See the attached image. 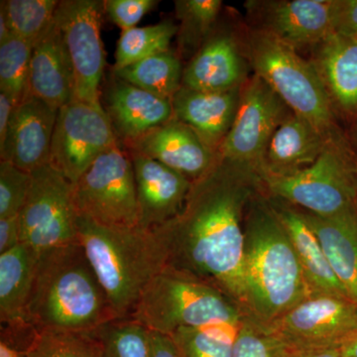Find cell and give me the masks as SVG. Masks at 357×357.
Instances as JSON below:
<instances>
[{
	"mask_svg": "<svg viewBox=\"0 0 357 357\" xmlns=\"http://www.w3.org/2000/svg\"><path fill=\"white\" fill-rule=\"evenodd\" d=\"M300 211L318 237L333 273L357 303V206L328 218Z\"/></svg>",
	"mask_w": 357,
	"mask_h": 357,
	"instance_id": "25",
	"label": "cell"
},
{
	"mask_svg": "<svg viewBox=\"0 0 357 357\" xmlns=\"http://www.w3.org/2000/svg\"><path fill=\"white\" fill-rule=\"evenodd\" d=\"M310 294L287 232L262 192L244 220L243 316L269 326Z\"/></svg>",
	"mask_w": 357,
	"mask_h": 357,
	"instance_id": "2",
	"label": "cell"
},
{
	"mask_svg": "<svg viewBox=\"0 0 357 357\" xmlns=\"http://www.w3.org/2000/svg\"><path fill=\"white\" fill-rule=\"evenodd\" d=\"M150 337L152 357H178L173 340L169 335L150 331Z\"/></svg>",
	"mask_w": 357,
	"mask_h": 357,
	"instance_id": "41",
	"label": "cell"
},
{
	"mask_svg": "<svg viewBox=\"0 0 357 357\" xmlns=\"http://www.w3.org/2000/svg\"><path fill=\"white\" fill-rule=\"evenodd\" d=\"M333 32L357 39V0H333Z\"/></svg>",
	"mask_w": 357,
	"mask_h": 357,
	"instance_id": "39",
	"label": "cell"
},
{
	"mask_svg": "<svg viewBox=\"0 0 357 357\" xmlns=\"http://www.w3.org/2000/svg\"><path fill=\"white\" fill-rule=\"evenodd\" d=\"M31 183V174L9 162H0V218L20 215Z\"/></svg>",
	"mask_w": 357,
	"mask_h": 357,
	"instance_id": "36",
	"label": "cell"
},
{
	"mask_svg": "<svg viewBox=\"0 0 357 357\" xmlns=\"http://www.w3.org/2000/svg\"><path fill=\"white\" fill-rule=\"evenodd\" d=\"M261 178L267 196L319 217H333L356 206L357 155L342 131L328 138L312 165L292 175Z\"/></svg>",
	"mask_w": 357,
	"mask_h": 357,
	"instance_id": "7",
	"label": "cell"
},
{
	"mask_svg": "<svg viewBox=\"0 0 357 357\" xmlns=\"http://www.w3.org/2000/svg\"><path fill=\"white\" fill-rule=\"evenodd\" d=\"M183 74L182 61L172 50L162 52L122 69H114L115 77L170 100L182 86Z\"/></svg>",
	"mask_w": 357,
	"mask_h": 357,
	"instance_id": "27",
	"label": "cell"
},
{
	"mask_svg": "<svg viewBox=\"0 0 357 357\" xmlns=\"http://www.w3.org/2000/svg\"><path fill=\"white\" fill-rule=\"evenodd\" d=\"M128 153L135 176L138 227L158 229L182 210L192 182L156 160L137 152Z\"/></svg>",
	"mask_w": 357,
	"mask_h": 357,
	"instance_id": "16",
	"label": "cell"
},
{
	"mask_svg": "<svg viewBox=\"0 0 357 357\" xmlns=\"http://www.w3.org/2000/svg\"><path fill=\"white\" fill-rule=\"evenodd\" d=\"M311 59L333 112L352 124L357 119V39L335 34L316 47Z\"/></svg>",
	"mask_w": 357,
	"mask_h": 357,
	"instance_id": "20",
	"label": "cell"
},
{
	"mask_svg": "<svg viewBox=\"0 0 357 357\" xmlns=\"http://www.w3.org/2000/svg\"><path fill=\"white\" fill-rule=\"evenodd\" d=\"M287 347L267 326L243 316L237 328L232 357H286Z\"/></svg>",
	"mask_w": 357,
	"mask_h": 357,
	"instance_id": "35",
	"label": "cell"
},
{
	"mask_svg": "<svg viewBox=\"0 0 357 357\" xmlns=\"http://www.w3.org/2000/svg\"><path fill=\"white\" fill-rule=\"evenodd\" d=\"M73 202L77 217L102 227H138L132 161L121 143L100 155L73 184Z\"/></svg>",
	"mask_w": 357,
	"mask_h": 357,
	"instance_id": "8",
	"label": "cell"
},
{
	"mask_svg": "<svg viewBox=\"0 0 357 357\" xmlns=\"http://www.w3.org/2000/svg\"><path fill=\"white\" fill-rule=\"evenodd\" d=\"M98 332L103 357H152L150 331L133 318L114 319Z\"/></svg>",
	"mask_w": 357,
	"mask_h": 357,
	"instance_id": "34",
	"label": "cell"
},
{
	"mask_svg": "<svg viewBox=\"0 0 357 357\" xmlns=\"http://www.w3.org/2000/svg\"><path fill=\"white\" fill-rule=\"evenodd\" d=\"M222 1L220 0H176L178 47L185 57H194L210 39L217 22Z\"/></svg>",
	"mask_w": 357,
	"mask_h": 357,
	"instance_id": "28",
	"label": "cell"
},
{
	"mask_svg": "<svg viewBox=\"0 0 357 357\" xmlns=\"http://www.w3.org/2000/svg\"><path fill=\"white\" fill-rule=\"evenodd\" d=\"M75 91L74 70L54 18L49 29L33 47L27 95L59 109L76 100Z\"/></svg>",
	"mask_w": 357,
	"mask_h": 357,
	"instance_id": "22",
	"label": "cell"
},
{
	"mask_svg": "<svg viewBox=\"0 0 357 357\" xmlns=\"http://www.w3.org/2000/svg\"><path fill=\"white\" fill-rule=\"evenodd\" d=\"M248 60L229 34L210 37L184 68L182 86L202 91L241 88L249 79Z\"/></svg>",
	"mask_w": 357,
	"mask_h": 357,
	"instance_id": "19",
	"label": "cell"
},
{
	"mask_svg": "<svg viewBox=\"0 0 357 357\" xmlns=\"http://www.w3.org/2000/svg\"><path fill=\"white\" fill-rule=\"evenodd\" d=\"M160 1L157 0H105V13L122 31L132 29Z\"/></svg>",
	"mask_w": 357,
	"mask_h": 357,
	"instance_id": "37",
	"label": "cell"
},
{
	"mask_svg": "<svg viewBox=\"0 0 357 357\" xmlns=\"http://www.w3.org/2000/svg\"><path fill=\"white\" fill-rule=\"evenodd\" d=\"M119 142L105 110L75 100L58 110L49 164L74 184Z\"/></svg>",
	"mask_w": 357,
	"mask_h": 357,
	"instance_id": "12",
	"label": "cell"
},
{
	"mask_svg": "<svg viewBox=\"0 0 357 357\" xmlns=\"http://www.w3.org/2000/svg\"><path fill=\"white\" fill-rule=\"evenodd\" d=\"M26 319L37 331L77 332L117 319L77 241L39 253Z\"/></svg>",
	"mask_w": 357,
	"mask_h": 357,
	"instance_id": "3",
	"label": "cell"
},
{
	"mask_svg": "<svg viewBox=\"0 0 357 357\" xmlns=\"http://www.w3.org/2000/svg\"><path fill=\"white\" fill-rule=\"evenodd\" d=\"M30 174L29 192L20 213L21 243L39 255L76 243L72 183L50 164Z\"/></svg>",
	"mask_w": 357,
	"mask_h": 357,
	"instance_id": "9",
	"label": "cell"
},
{
	"mask_svg": "<svg viewBox=\"0 0 357 357\" xmlns=\"http://www.w3.org/2000/svg\"><path fill=\"white\" fill-rule=\"evenodd\" d=\"M262 192L256 169L218 154L210 170L192 182L180 213L155 229L165 243L167 265L220 289L241 311L244 220Z\"/></svg>",
	"mask_w": 357,
	"mask_h": 357,
	"instance_id": "1",
	"label": "cell"
},
{
	"mask_svg": "<svg viewBox=\"0 0 357 357\" xmlns=\"http://www.w3.org/2000/svg\"><path fill=\"white\" fill-rule=\"evenodd\" d=\"M121 145L156 160L192 182L208 172L218 156L194 129L176 119Z\"/></svg>",
	"mask_w": 357,
	"mask_h": 357,
	"instance_id": "17",
	"label": "cell"
},
{
	"mask_svg": "<svg viewBox=\"0 0 357 357\" xmlns=\"http://www.w3.org/2000/svg\"><path fill=\"white\" fill-rule=\"evenodd\" d=\"M291 349L344 344L357 328V303L345 296L311 293L267 326Z\"/></svg>",
	"mask_w": 357,
	"mask_h": 357,
	"instance_id": "11",
	"label": "cell"
},
{
	"mask_svg": "<svg viewBox=\"0 0 357 357\" xmlns=\"http://www.w3.org/2000/svg\"><path fill=\"white\" fill-rule=\"evenodd\" d=\"M0 357H28L36 330L29 323L0 325Z\"/></svg>",
	"mask_w": 357,
	"mask_h": 357,
	"instance_id": "38",
	"label": "cell"
},
{
	"mask_svg": "<svg viewBox=\"0 0 357 357\" xmlns=\"http://www.w3.org/2000/svg\"><path fill=\"white\" fill-rule=\"evenodd\" d=\"M58 110L26 95L14 109L6 140L0 145L1 161L28 173L49 164Z\"/></svg>",
	"mask_w": 357,
	"mask_h": 357,
	"instance_id": "15",
	"label": "cell"
},
{
	"mask_svg": "<svg viewBox=\"0 0 357 357\" xmlns=\"http://www.w3.org/2000/svg\"><path fill=\"white\" fill-rule=\"evenodd\" d=\"M11 36H13V32H11L10 27H9L6 9H4L2 2H0V44L6 42Z\"/></svg>",
	"mask_w": 357,
	"mask_h": 357,
	"instance_id": "44",
	"label": "cell"
},
{
	"mask_svg": "<svg viewBox=\"0 0 357 357\" xmlns=\"http://www.w3.org/2000/svg\"><path fill=\"white\" fill-rule=\"evenodd\" d=\"M177 33L178 25L172 20L122 31L115 51L114 69H122L156 54L171 50V42Z\"/></svg>",
	"mask_w": 357,
	"mask_h": 357,
	"instance_id": "29",
	"label": "cell"
},
{
	"mask_svg": "<svg viewBox=\"0 0 357 357\" xmlns=\"http://www.w3.org/2000/svg\"><path fill=\"white\" fill-rule=\"evenodd\" d=\"M21 243L20 215L0 218V255Z\"/></svg>",
	"mask_w": 357,
	"mask_h": 357,
	"instance_id": "40",
	"label": "cell"
},
{
	"mask_svg": "<svg viewBox=\"0 0 357 357\" xmlns=\"http://www.w3.org/2000/svg\"><path fill=\"white\" fill-rule=\"evenodd\" d=\"M130 318L151 332L171 335L180 328H238L243 312L220 289L167 265L145 289Z\"/></svg>",
	"mask_w": 357,
	"mask_h": 357,
	"instance_id": "5",
	"label": "cell"
},
{
	"mask_svg": "<svg viewBox=\"0 0 357 357\" xmlns=\"http://www.w3.org/2000/svg\"><path fill=\"white\" fill-rule=\"evenodd\" d=\"M330 137L306 119L291 114L268 144L260 176H288L307 168L319 158Z\"/></svg>",
	"mask_w": 357,
	"mask_h": 357,
	"instance_id": "23",
	"label": "cell"
},
{
	"mask_svg": "<svg viewBox=\"0 0 357 357\" xmlns=\"http://www.w3.org/2000/svg\"><path fill=\"white\" fill-rule=\"evenodd\" d=\"M251 28L273 34L299 50L333 34V0H263L246 2Z\"/></svg>",
	"mask_w": 357,
	"mask_h": 357,
	"instance_id": "14",
	"label": "cell"
},
{
	"mask_svg": "<svg viewBox=\"0 0 357 357\" xmlns=\"http://www.w3.org/2000/svg\"><path fill=\"white\" fill-rule=\"evenodd\" d=\"M286 357H342V354L340 347H321V349H291V347H287Z\"/></svg>",
	"mask_w": 357,
	"mask_h": 357,
	"instance_id": "43",
	"label": "cell"
},
{
	"mask_svg": "<svg viewBox=\"0 0 357 357\" xmlns=\"http://www.w3.org/2000/svg\"><path fill=\"white\" fill-rule=\"evenodd\" d=\"M103 109L119 143L130 142L174 119L172 102L112 76Z\"/></svg>",
	"mask_w": 357,
	"mask_h": 357,
	"instance_id": "18",
	"label": "cell"
},
{
	"mask_svg": "<svg viewBox=\"0 0 357 357\" xmlns=\"http://www.w3.org/2000/svg\"><path fill=\"white\" fill-rule=\"evenodd\" d=\"M347 139L357 155V119L351 124V132H349V137Z\"/></svg>",
	"mask_w": 357,
	"mask_h": 357,
	"instance_id": "46",
	"label": "cell"
},
{
	"mask_svg": "<svg viewBox=\"0 0 357 357\" xmlns=\"http://www.w3.org/2000/svg\"><path fill=\"white\" fill-rule=\"evenodd\" d=\"M356 206H357V192H356Z\"/></svg>",
	"mask_w": 357,
	"mask_h": 357,
	"instance_id": "47",
	"label": "cell"
},
{
	"mask_svg": "<svg viewBox=\"0 0 357 357\" xmlns=\"http://www.w3.org/2000/svg\"><path fill=\"white\" fill-rule=\"evenodd\" d=\"M342 357H357V328L340 347Z\"/></svg>",
	"mask_w": 357,
	"mask_h": 357,
	"instance_id": "45",
	"label": "cell"
},
{
	"mask_svg": "<svg viewBox=\"0 0 357 357\" xmlns=\"http://www.w3.org/2000/svg\"><path fill=\"white\" fill-rule=\"evenodd\" d=\"M236 331L231 326L180 328L169 337L178 357H232Z\"/></svg>",
	"mask_w": 357,
	"mask_h": 357,
	"instance_id": "31",
	"label": "cell"
},
{
	"mask_svg": "<svg viewBox=\"0 0 357 357\" xmlns=\"http://www.w3.org/2000/svg\"><path fill=\"white\" fill-rule=\"evenodd\" d=\"M38 253L20 243L0 255V325L28 323Z\"/></svg>",
	"mask_w": 357,
	"mask_h": 357,
	"instance_id": "26",
	"label": "cell"
},
{
	"mask_svg": "<svg viewBox=\"0 0 357 357\" xmlns=\"http://www.w3.org/2000/svg\"><path fill=\"white\" fill-rule=\"evenodd\" d=\"M241 88L202 91L181 86L171 100L174 119L194 129L218 153L236 119Z\"/></svg>",
	"mask_w": 357,
	"mask_h": 357,
	"instance_id": "21",
	"label": "cell"
},
{
	"mask_svg": "<svg viewBox=\"0 0 357 357\" xmlns=\"http://www.w3.org/2000/svg\"><path fill=\"white\" fill-rule=\"evenodd\" d=\"M16 105L3 91H0V145L6 140L7 130Z\"/></svg>",
	"mask_w": 357,
	"mask_h": 357,
	"instance_id": "42",
	"label": "cell"
},
{
	"mask_svg": "<svg viewBox=\"0 0 357 357\" xmlns=\"http://www.w3.org/2000/svg\"><path fill=\"white\" fill-rule=\"evenodd\" d=\"M267 197L275 215L287 232L311 293L335 294L349 297L344 286L333 273L318 237L305 220L302 211L293 204Z\"/></svg>",
	"mask_w": 357,
	"mask_h": 357,
	"instance_id": "24",
	"label": "cell"
},
{
	"mask_svg": "<svg viewBox=\"0 0 357 357\" xmlns=\"http://www.w3.org/2000/svg\"><path fill=\"white\" fill-rule=\"evenodd\" d=\"M103 13L105 1L61 0L55 14L74 70L75 98L100 110H105L100 100L105 62L100 36Z\"/></svg>",
	"mask_w": 357,
	"mask_h": 357,
	"instance_id": "10",
	"label": "cell"
},
{
	"mask_svg": "<svg viewBox=\"0 0 357 357\" xmlns=\"http://www.w3.org/2000/svg\"><path fill=\"white\" fill-rule=\"evenodd\" d=\"M33 47L15 35L0 44V91L16 105L27 95Z\"/></svg>",
	"mask_w": 357,
	"mask_h": 357,
	"instance_id": "32",
	"label": "cell"
},
{
	"mask_svg": "<svg viewBox=\"0 0 357 357\" xmlns=\"http://www.w3.org/2000/svg\"><path fill=\"white\" fill-rule=\"evenodd\" d=\"M291 114L273 89L253 74L241 88L236 119L218 154L259 172L272 136Z\"/></svg>",
	"mask_w": 357,
	"mask_h": 357,
	"instance_id": "13",
	"label": "cell"
},
{
	"mask_svg": "<svg viewBox=\"0 0 357 357\" xmlns=\"http://www.w3.org/2000/svg\"><path fill=\"white\" fill-rule=\"evenodd\" d=\"M13 35L33 45L54 22L58 0H2Z\"/></svg>",
	"mask_w": 357,
	"mask_h": 357,
	"instance_id": "33",
	"label": "cell"
},
{
	"mask_svg": "<svg viewBox=\"0 0 357 357\" xmlns=\"http://www.w3.org/2000/svg\"><path fill=\"white\" fill-rule=\"evenodd\" d=\"M77 241L116 319L130 318L145 289L168 263L158 232L102 227L77 217Z\"/></svg>",
	"mask_w": 357,
	"mask_h": 357,
	"instance_id": "4",
	"label": "cell"
},
{
	"mask_svg": "<svg viewBox=\"0 0 357 357\" xmlns=\"http://www.w3.org/2000/svg\"><path fill=\"white\" fill-rule=\"evenodd\" d=\"M98 330H36L28 357H103V342Z\"/></svg>",
	"mask_w": 357,
	"mask_h": 357,
	"instance_id": "30",
	"label": "cell"
},
{
	"mask_svg": "<svg viewBox=\"0 0 357 357\" xmlns=\"http://www.w3.org/2000/svg\"><path fill=\"white\" fill-rule=\"evenodd\" d=\"M243 52L253 74L261 77L294 114L306 119L325 136L340 131L316 68L301 57L297 49L271 33L249 28Z\"/></svg>",
	"mask_w": 357,
	"mask_h": 357,
	"instance_id": "6",
	"label": "cell"
}]
</instances>
